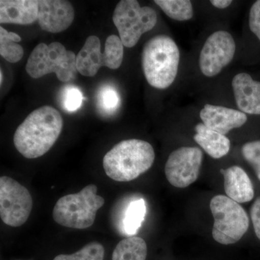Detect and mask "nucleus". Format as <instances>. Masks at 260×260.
I'll list each match as a JSON object with an SVG mask.
<instances>
[{"instance_id":"1","label":"nucleus","mask_w":260,"mask_h":260,"mask_svg":"<svg viewBox=\"0 0 260 260\" xmlns=\"http://www.w3.org/2000/svg\"><path fill=\"white\" fill-rule=\"evenodd\" d=\"M60 113L44 106L30 113L15 131V148L25 158H39L55 144L62 129Z\"/></svg>"},{"instance_id":"2","label":"nucleus","mask_w":260,"mask_h":260,"mask_svg":"<svg viewBox=\"0 0 260 260\" xmlns=\"http://www.w3.org/2000/svg\"><path fill=\"white\" fill-rule=\"evenodd\" d=\"M155 160L153 146L144 140L131 139L117 143L104 157L103 167L108 177L127 182L148 172Z\"/></svg>"},{"instance_id":"3","label":"nucleus","mask_w":260,"mask_h":260,"mask_svg":"<svg viewBox=\"0 0 260 260\" xmlns=\"http://www.w3.org/2000/svg\"><path fill=\"white\" fill-rule=\"evenodd\" d=\"M179 60L180 52L172 38L158 35L150 39L142 54V66L148 83L160 90L169 88L177 77Z\"/></svg>"},{"instance_id":"4","label":"nucleus","mask_w":260,"mask_h":260,"mask_svg":"<svg viewBox=\"0 0 260 260\" xmlns=\"http://www.w3.org/2000/svg\"><path fill=\"white\" fill-rule=\"evenodd\" d=\"M97 186L89 184L75 194L65 195L59 199L53 210V218L62 226L85 229L93 225L98 210L105 200L97 194Z\"/></svg>"},{"instance_id":"5","label":"nucleus","mask_w":260,"mask_h":260,"mask_svg":"<svg viewBox=\"0 0 260 260\" xmlns=\"http://www.w3.org/2000/svg\"><path fill=\"white\" fill-rule=\"evenodd\" d=\"M76 56L73 51L67 50L61 43L53 42L49 45L42 43L34 48L25 70L34 79L55 73L59 81L68 83L75 79L78 73Z\"/></svg>"},{"instance_id":"6","label":"nucleus","mask_w":260,"mask_h":260,"mask_svg":"<svg viewBox=\"0 0 260 260\" xmlns=\"http://www.w3.org/2000/svg\"><path fill=\"white\" fill-rule=\"evenodd\" d=\"M214 218L212 236L223 245L239 242L249 227V219L239 203L225 195H216L210 200Z\"/></svg>"},{"instance_id":"7","label":"nucleus","mask_w":260,"mask_h":260,"mask_svg":"<svg viewBox=\"0 0 260 260\" xmlns=\"http://www.w3.org/2000/svg\"><path fill=\"white\" fill-rule=\"evenodd\" d=\"M113 22L123 45L132 48L156 25V12L150 7L141 8L136 0H121L114 10Z\"/></svg>"},{"instance_id":"8","label":"nucleus","mask_w":260,"mask_h":260,"mask_svg":"<svg viewBox=\"0 0 260 260\" xmlns=\"http://www.w3.org/2000/svg\"><path fill=\"white\" fill-rule=\"evenodd\" d=\"M100 39L90 36L76 56L78 73L83 76L93 77L102 67L109 69H118L121 66L124 56V45L120 38L109 36L106 40L104 53L101 51Z\"/></svg>"},{"instance_id":"9","label":"nucleus","mask_w":260,"mask_h":260,"mask_svg":"<svg viewBox=\"0 0 260 260\" xmlns=\"http://www.w3.org/2000/svg\"><path fill=\"white\" fill-rule=\"evenodd\" d=\"M32 200L28 189L13 178H0V216L6 225L19 227L31 213Z\"/></svg>"},{"instance_id":"10","label":"nucleus","mask_w":260,"mask_h":260,"mask_svg":"<svg viewBox=\"0 0 260 260\" xmlns=\"http://www.w3.org/2000/svg\"><path fill=\"white\" fill-rule=\"evenodd\" d=\"M203 159V152L197 147H181L174 150L165 165L167 180L180 189L191 185L199 177Z\"/></svg>"},{"instance_id":"11","label":"nucleus","mask_w":260,"mask_h":260,"mask_svg":"<svg viewBox=\"0 0 260 260\" xmlns=\"http://www.w3.org/2000/svg\"><path fill=\"white\" fill-rule=\"evenodd\" d=\"M235 52V42L229 32L218 30L213 32L200 52V69L205 76H215L230 64Z\"/></svg>"},{"instance_id":"12","label":"nucleus","mask_w":260,"mask_h":260,"mask_svg":"<svg viewBox=\"0 0 260 260\" xmlns=\"http://www.w3.org/2000/svg\"><path fill=\"white\" fill-rule=\"evenodd\" d=\"M75 10L69 1L65 0H39L38 22L45 31H64L73 23Z\"/></svg>"},{"instance_id":"13","label":"nucleus","mask_w":260,"mask_h":260,"mask_svg":"<svg viewBox=\"0 0 260 260\" xmlns=\"http://www.w3.org/2000/svg\"><path fill=\"white\" fill-rule=\"evenodd\" d=\"M200 116L207 127L223 135L241 127L247 121L246 114L241 111L211 104L205 105Z\"/></svg>"},{"instance_id":"14","label":"nucleus","mask_w":260,"mask_h":260,"mask_svg":"<svg viewBox=\"0 0 260 260\" xmlns=\"http://www.w3.org/2000/svg\"><path fill=\"white\" fill-rule=\"evenodd\" d=\"M232 88L241 112L260 115V82L247 73H239L232 80Z\"/></svg>"},{"instance_id":"15","label":"nucleus","mask_w":260,"mask_h":260,"mask_svg":"<svg viewBox=\"0 0 260 260\" xmlns=\"http://www.w3.org/2000/svg\"><path fill=\"white\" fill-rule=\"evenodd\" d=\"M220 172L223 175L224 189L227 197L238 203H248L253 200L254 186L242 168L233 166Z\"/></svg>"},{"instance_id":"16","label":"nucleus","mask_w":260,"mask_h":260,"mask_svg":"<svg viewBox=\"0 0 260 260\" xmlns=\"http://www.w3.org/2000/svg\"><path fill=\"white\" fill-rule=\"evenodd\" d=\"M39 1L1 0L0 23L28 25L38 20Z\"/></svg>"},{"instance_id":"17","label":"nucleus","mask_w":260,"mask_h":260,"mask_svg":"<svg viewBox=\"0 0 260 260\" xmlns=\"http://www.w3.org/2000/svg\"><path fill=\"white\" fill-rule=\"evenodd\" d=\"M195 131V142L212 158H223L230 151L231 142L225 135L209 129L203 123L197 124Z\"/></svg>"},{"instance_id":"18","label":"nucleus","mask_w":260,"mask_h":260,"mask_svg":"<svg viewBox=\"0 0 260 260\" xmlns=\"http://www.w3.org/2000/svg\"><path fill=\"white\" fill-rule=\"evenodd\" d=\"M148 247L144 239L130 237L123 239L113 251L112 260H146Z\"/></svg>"},{"instance_id":"19","label":"nucleus","mask_w":260,"mask_h":260,"mask_svg":"<svg viewBox=\"0 0 260 260\" xmlns=\"http://www.w3.org/2000/svg\"><path fill=\"white\" fill-rule=\"evenodd\" d=\"M146 204L142 198L130 202L122 220L123 232L128 237H134L139 231L146 215Z\"/></svg>"},{"instance_id":"20","label":"nucleus","mask_w":260,"mask_h":260,"mask_svg":"<svg viewBox=\"0 0 260 260\" xmlns=\"http://www.w3.org/2000/svg\"><path fill=\"white\" fill-rule=\"evenodd\" d=\"M20 36L15 32H9L0 27V54L10 63H16L23 58V47L18 43L21 42Z\"/></svg>"},{"instance_id":"21","label":"nucleus","mask_w":260,"mask_h":260,"mask_svg":"<svg viewBox=\"0 0 260 260\" xmlns=\"http://www.w3.org/2000/svg\"><path fill=\"white\" fill-rule=\"evenodd\" d=\"M154 3L168 17L178 21H186L193 17V7L189 0H155Z\"/></svg>"},{"instance_id":"22","label":"nucleus","mask_w":260,"mask_h":260,"mask_svg":"<svg viewBox=\"0 0 260 260\" xmlns=\"http://www.w3.org/2000/svg\"><path fill=\"white\" fill-rule=\"evenodd\" d=\"M105 249L99 242H90L72 254H59L54 260H104Z\"/></svg>"},{"instance_id":"23","label":"nucleus","mask_w":260,"mask_h":260,"mask_svg":"<svg viewBox=\"0 0 260 260\" xmlns=\"http://www.w3.org/2000/svg\"><path fill=\"white\" fill-rule=\"evenodd\" d=\"M120 104V97L117 90L112 85H104L98 93V105L105 114H112Z\"/></svg>"},{"instance_id":"24","label":"nucleus","mask_w":260,"mask_h":260,"mask_svg":"<svg viewBox=\"0 0 260 260\" xmlns=\"http://www.w3.org/2000/svg\"><path fill=\"white\" fill-rule=\"evenodd\" d=\"M243 156L254 169L260 181V140L249 142L243 145Z\"/></svg>"},{"instance_id":"25","label":"nucleus","mask_w":260,"mask_h":260,"mask_svg":"<svg viewBox=\"0 0 260 260\" xmlns=\"http://www.w3.org/2000/svg\"><path fill=\"white\" fill-rule=\"evenodd\" d=\"M83 94L76 87L69 86L65 88L63 93V105L65 110L74 112L81 107L83 104Z\"/></svg>"},{"instance_id":"26","label":"nucleus","mask_w":260,"mask_h":260,"mask_svg":"<svg viewBox=\"0 0 260 260\" xmlns=\"http://www.w3.org/2000/svg\"><path fill=\"white\" fill-rule=\"evenodd\" d=\"M249 28L260 41V0L252 5L249 13Z\"/></svg>"},{"instance_id":"27","label":"nucleus","mask_w":260,"mask_h":260,"mask_svg":"<svg viewBox=\"0 0 260 260\" xmlns=\"http://www.w3.org/2000/svg\"><path fill=\"white\" fill-rule=\"evenodd\" d=\"M250 215L254 232L260 241V198H257L251 205Z\"/></svg>"},{"instance_id":"28","label":"nucleus","mask_w":260,"mask_h":260,"mask_svg":"<svg viewBox=\"0 0 260 260\" xmlns=\"http://www.w3.org/2000/svg\"><path fill=\"white\" fill-rule=\"evenodd\" d=\"M210 3L219 9H225L232 5V1L231 0H212L210 1Z\"/></svg>"},{"instance_id":"29","label":"nucleus","mask_w":260,"mask_h":260,"mask_svg":"<svg viewBox=\"0 0 260 260\" xmlns=\"http://www.w3.org/2000/svg\"><path fill=\"white\" fill-rule=\"evenodd\" d=\"M0 80H1V82H0V83H1V85L2 84H3V72H2V70H1V73H0Z\"/></svg>"}]
</instances>
